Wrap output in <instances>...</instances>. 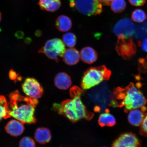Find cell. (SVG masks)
<instances>
[{"label":"cell","mask_w":147,"mask_h":147,"mask_svg":"<svg viewBox=\"0 0 147 147\" xmlns=\"http://www.w3.org/2000/svg\"><path fill=\"white\" fill-rule=\"evenodd\" d=\"M8 109L11 117L23 123H35L36 119L34 116L38 99L22 95L18 90L11 93L9 96Z\"/></svg>","instance_id":"6da1fadb"},{"label":"cell","mask_w":147,"mask_h":147,"mask_svg":"<svg viewBox=\"0 0 147 147\" xmlns=\"http://www.w3.org/2000/svg\"><path fill=\"white\" fill-rule=\"evenodd\" d=\"M84 92L78 87H72L70 90L72 99L64 100L61 104H55L53 108L73 122L81 119H91L93 114L87 111L81 99V96Z\"/></svg>","instance_id":"7a4b0ae2"},{"label":"cell","mask_w":147,"mask_h":147,"mask_svg":"<svg viewBox=\"0 0 147 147\" xmlns=\"http://www.w3.org/2000/svg\"><path fill=\"white\" fill-rule=\"evenodd\" d=\"M139 86L130 83L124 88L117 87L112 96L111 104L114 107H124L126 113L141 108L147 104V100L139 89Z\"/></svg>","instance_id":"3957f363"},{"label":"cell","mask_w":147,"mask_h":147,"mask_svg":"<svg viewBox=\"0 0 147 147\" xmlns=\"http://www.w3.org/2000/svg\"><path fill=\"white\" fill-rule=\"evenodd\" d=\"M111 74V71L105 65L90 67L84 72L81 86L84 90L90 89L104 80H109Z\"/></svg>","instance_id":"277c9868"},{"label":"cell","mask_w":147,"mask_h":147,"mask_svg":"<svg viewBox=\"0 0 147 147\" xmlns=\"http://www.w3.org/2000/svg\"><path fill=\"white\" fill-rule=\"evenodd\" d=\"M71 8H76L81 13L88 16L100 14L102 12V5L98 0H70Z\"/></svg>","instance_id":"5b68a950"},{"label":"cell","mask_w":147,"mask_h":147,"mask_svg":"<svg viewBox=\"0 0 147 147\" xmlns=\"http://www.w3.org/2000/svg\"><path fill=\"white\" fill-rule=\"evenodd\" d=\"M65 50L63 42L59 38H54L46 42L38 52L43 53L50 59L58 62L59 58L63 57Z\"/></svg>","instance_id":"8992f818"},{"label":"cell","mask_w":147,"mask_h":147,"mask_svg":"<svg viewBox=\"0 0 147 147\" xmlns=\"http://www.w3.org/2000/svg\"><path fill=\"white\" fill-rule=\"evenodd\" d=\"M116 46V50L118 54L125 59L132 57L136 52V46L134 43L131 36L125 38L118 36Z\"/></svg>","instance_id":"52a82bcc"},{"label":"cell","mask_w":147,"mask_h":147,"mask_svg":"<svg viewBox=\"0 0 147 147\" xmlns=\"http://www.w3.org/2000/svg\"><path fill=\"white\" fill-rule=\"evenodd\" d=\"M23 92L28 96L31 98L38 99L43 95V87L36 79L28 78L26 79L22 85Z\"/></svg>","instance_id":"ba28073f"},{"label":"cell","mask_w":147,"mask_h":147,"mask_svg":"<svg viewBox=\"0 0 147 147\" xmlns=\"http://www.w3.org/2000/svg\"><path fill=\"white\" fill-rule=\"evenodd\" d=\"M113 31L117 36H122L125 38L131 37L135 32V25L129 18H124L116 24Z\"/></svg>","instance_id":"9c48e42d"},{"label":"cell","mask_w":147,"mask_h":147,"mask_svg":"<svg viewBox=\"0 0 147 147\" xmlns=\"http://www.w3.org/2000/svg\"><path fill=\"white\" fill-rule=\"evenodd\" d=\"M138 138L131 133L123 134L114 142L113 147H140Z\"/></svg>","instance_id":"30bf717a"},{"label":"cell","mask_w":147,"mask_h":147,"mask_svg":"<svg viewBox=\"0 0 147 147\" xmlns=\"http://www.w3.org/2000/svg\"><path fill=\"white\" fill-rule=\"evenodd\" d=\"M140 109H135L130 111L128 117V121L130 124L135 126H140L146 113V106L141 107Z\"/></svg>","instance_id":"8fae6325"},{"label":"cell","mask_w":147,"mask_h":147,"mask_svg":"<svg viewBox=\"0 0 147 147\" xmlns=\"http://www.w3.org/2000/svg\"><path fill=\"white\" fill-rule=\"evenodd\" d=\"M7 133L13 137H17L22 134L25 127L23 123L17 119H12L5 127Z\"/></svg>","instance_id":"7c38bea8"},{"label":"cell","mask_w":147,"mask_h":147,"mask_svg":"<svg viewBox=\"0 0 147 147\" xmlns=\"http://www.w3.org/2000/svg\"><path fill=\"white\" fill-rule=\"evenodd\" d=\"M80 58L84 63L91 64L96 61L98 55L96 51L91 47H86L80 51Z\"/></svg>","instance_id":"4fadbf2b"},{"label":"cell","mask_w":147,"mask_h":147,"mask_svg":"<svg viewBox=\"0 0 147 147\" xmlns=\"http://www.w3.org/2000/svg\"><path fill=\"white\" fill-rule=\"evenodd\" d=\"M55 84L59 89L67 90L71 85V79L67 73L61 72L58 74L55 77Z\"/></svg>","instance_id":"5bb4252c"},{"label":"cell","mask_w":147,"mask_h":147,"mask_svg":"<svg viewBox=\"0 0 147 147\" xmlns=\"http://www.w3.org/2000/svg\"><path fill=\"white\" fill-rule=\"evenodd\" d=\"M63 61L69 65H73L78 63L80 61V54L79 51L75 48L66 49L63 56Z\"/></svg>","instance_id":"9a60e30c"},{"label":"cell","mask_w":147,"mask_h":147,"mask_svg":"<svg viewBox=\"0 0 147 147\" xmlns=\"http://www.w3.org/2000/svg\"><path fill=\"white\" fill-rule=\"evenodd\" d=\"M34 138L40 144H45L50 142L51 135L50 130L45 127L37 129L34 134Z\"/></svg>","instance_id":"2e32d148"},{"label":"cell","mask_w":147,"mask_h":147,"mask_svg":"<svg viewBox=\"0 0 147 147\" xmlns=\"http://www.w3.org/2000/svg\"><path fill=\"white\" fill-rule=\"evenodd\" d=\"M38 4L42 10L54 12L60 8L61 2L60 0H39Z\"/></svg>","instance_id":"e0dca14e"},{"label":"cell","mask_w":147,"mask_h":147,"mask_svg":"<svg viewBox=\"0 0 147 147\" xmlns=\"http://www.w3.org/2000/svg\"><path fill=\"white\" fill-rule=\"evenodd\" d=\"M55 25L59 31L61 32H67L69 31L72 27V22L68 16H60L57 18Z\"/></svg>","instance_id":"ac0fdd59"},{"label":"cell","mask_w":147,"mask_h":147,"mask_svg":"<svg viewBox=\"0 0 147 147\" xmlns=\"http://www.w3.org/2000/svg\"><path fill=\"white\" fill-rule=\"evenodd\" d=\"M98 122L102 127L113 126L116 124V119L113 115L107 112L100 115Z\"/></svg>","instance_id":"d6986e66"},{"label":"cell","mask_w":147,"mask_h":147,"mask_svg":"<svg viewBox=\"0 0 147 147\" xmlns=\"http://www.w3.org/2000/svg\"><path fill=\"white\" fill-rule=\"evenodd\" d=\"M8 109V103L5 97L3 95L0 96V121L3 119L10 118Z\"/></svg>","instance_id":"ffe728a7"},{"label":"cell","mask_w":147,"mask_h":147,"mask_svg":"<svg viewBox=\"0 0 147 147\" xmlns=\"http://www.w3.org/2000/svg\"><path fill=\"white\" fill-rule=\"evenodd\" d=\"M112 11L115 13H121L125 9L126 3L124 0H113L111 3Z\"/></svg>","instance_id":"44dd1931"},{"label":"cell","mask_w":147,"mask_h":147,"mask_svg":"<svg viewBox=\"0 0 147 147\" xmlns=\"http://www.w3.org/2000/svg\"><path fill=\"white\" fill-rule=\"evenodd\" d=\"M63 42L67 47L72 48L76 45L77 38L76 36L72 33H66L62 37Z\"/></svg>","instance_id":"7402d4cb"},{"label":"cell","mask_w":147,"mask_h":147,"mask_svg":"<svg viewBox=\"0 0 147 147\" xmlns=\"http://www.w3.org/2000/svg\"><path fill=\"white\" fill-rule=\"evenodd\" d=\"M131 18L133 21L138 23H142L146 19V15L142 10L136 9L132 12Z\"/></svg>","instance_id":"603a6c76"},{"label":"cell","mask_w":147,"mask_h":147,"mask_svg":"<svg viewBox=\"0 0 147 147\" xmlns=\"http://www.w3.org/2000/svg\"><path fill=\"white\" fill-rule=\"evenodd\" d=\"M20 147H36L35 143L34 140L29 137L22 138L19 143Z\"/></svg>","instance_id":"cb8c5ba5"},{"label":"cell","mask_w":147,"mask_h":147,"mask_svg":"<svg viewBox=\"0 0 147 147\" xmlns=\"http://www.w3.org/2000/svg\"><path fill=\"white\" fill-rule=\"evenodd\" d=\"M140 133L141 135L147 137V113H146L141 125Z\"/></svg>","instance_id":"d4e9b609"},{"label":"cell","mask_w":147,"mask_h":147,"mask_svg":"<svg viewBox=\"0 0 147 147\" xmlns=\"http://www.w3.org/2000/svg\"><path fill=\"white\" fill-rule=\"evenodd\" d=\"M146 0H129L130 4L134 6H141L144 5Z\"/></svg>","instance_id":"484cf974"},{"label":"cell","mask_w":147,"mask_h":147,"mask_svg":"<svg viewBox=\"0 0 147 147\" xmlns=\"http://www.w3.org/2000/svg\"><path fill=\"white\" fill-rule=\"evenodd\" d=\"M138 45L141 47L143 51L147 52V38H144L142 41H139Z\"/></svg>","instance_id":"4316f807"},{"label":"cell","mask_w":147,"mask_h":147,"mask_svg":"<svg viewBox=\"0 0 147 147\" xmlns=\"http://www.w3.org/2000/svg\"><path fill=\"white\" fill-rule=\"evenodd\" d=\"M9 76L11 80H15L18 78V75L15 71L11 70L9 72Z\"/></svg>","instance_id":"83f0119b"},{"label":"cell","mask_w":147,"mask_h":147,"mask_svg":"<svg viewBox=\"0 0 147 147\" xmlns=\"http://www.w3.org/2000/svg\"><path fill=\"white\" fill-rule=\"evenodd\" d=\"M100 2L105 5H109L113 0H98Z\"/></svg>","instance_id":"f1b7e54d"},{"label":"cell","mask_w":147,"mask_h":147,"mask_svg":"<svg viewBox=\"0 0 147 147\" xmlns=\"http://www.w3.org/2000/svg\"><path fill=\"white\" fill-rule=\"evenodd\" d=\"M1 18H2L1 14V12H0V22H1Z\"/></svg>","instance_id":"f546056e"}]
</instances>
